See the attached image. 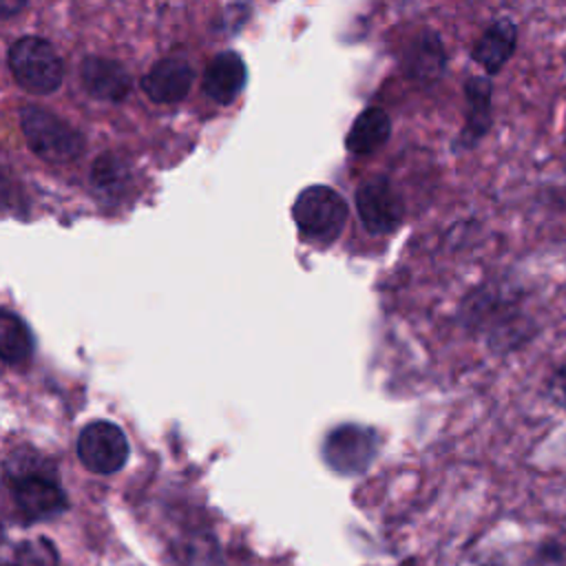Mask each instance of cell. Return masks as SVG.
<instances>
[{"label": "cell", "instance_id": "obj_1", "mask_svg": "<svg viewBox=\"0 0 566 566\" xmlns=\"http://www.w3.org/2000/svg\"><path fill=\"white\" fill-rule=\"evenodd\" d=\"M20 126L29 148L53 164H66L82 155L84 137L57 115L27 104L20 111Z\"/></svg>", "mask_w": 566, "mask_h": 566}, {"label": "cell", "instance_id": "obj_2", "mask_svg": "<svg viewBox=\"0 0 566 566\" xmlns=\"http://www.w3.org/2000/svg\"><path fill=\"white\" fill-rule=\"evenodd\" d=\"M7 62L13 80L29 93L49 95L62 84V60L44 38L24 35L15 40L9 49Z\"/></svg>", "mask_w": 566, "mask_h": 566}, {"label": "cell", "instance_id": "obj_3", "mask_svg": "<svg viewBox=\"0 0 566 566\" xmlns=\"http://www.w3.org/2000/svg\"><path fill=\"white\" fill-rule=\"evenodd\" d=\"M292 214L305 239L329 243L340 234L347 221V203L343 195L329 186H310L298 192Z\"/></svg>", "mask_w": 566, "mask_h": 566}, {"label": "cell", "instance_id": "obj_4", "mask_svg": "<svg viewBox=\"0 0 566 566\" xmlns=\"http://www.w3.org/2000/svg\"><path fill=\"white\" fill-rule=\"evenodd\" d=\"M11 495L27 522H42L66 511V495L53 480L51 469H22L11 480Z\"/></svg>", "mask_w": 566, "mask_h": 566}, {"label": "cell", "instance_id": "obj_5", "mask_svg": "<svg viewBox=\"0 0 566 566\" xmlns=\"http://www.w3.org/2000/svg\"><path fill=\"white\" fill-rule=\"evenodd\" d=\"M378 451L376 431L360 424H340L323 442V460L340 475L363 473Z\"/></svg>", "mask_w": 566, "mask_h": 566}, {"label": "cell", "instance_id": "obj_6", "mask_svg": "<svg viewBox=\"0 0 566 566\" xmlns=\"http://www.w3.org/2000/svg\"><path fill=\"white\" fill-rule=\"evenodd\" d=\"M77 458L93 473H115L128 460L126 433L108 420H95L77 438Z\"/></svg>", "mask_w": 566, "mask_h": 566}, {"label": "cell", "instance_id": "obj_7", "mask_svg": "<svg viewBox=\"0 0 566 566\" xmlns=\"http://www.w3.org/2000/svg\"><path fill=\"white\" fill-rule=\"evenodd\" d=\"M356 208L363 226L371 234H387L396 230L402 219V201L385 177H371L360 184Z\"/></svg>", "mask_w": 566, "mask_h": 566}, {"label": "cell", "instance_id": "obj_8", "mask_svg": "<svg viewBox=\"0 0 566 566\" xmlns=\"http://www.w3.org/2000/svg\"><path fill=\"white\" fill-rule=\"evenodd\" d=\"M192 77V66L186 60L166 57L155 62L142 77V88L155 104H177L188 95Z\"/></svg>", "mask_w": 566, "mask_h": 566}, {"label": "cell", "instance_id": "obj_9", "mask_svg": "<svg viewBox=\"0 0 566 566\" xmlns=\"http://www.w3.org/2000/svg\"><path fill=\"white\" fill-rule=\"evenodd\" d=\"M80 77L86 93L102 102H122L130 93L128 71L108 57H84L80 64Z\"/></svg>", "mask_w": 566, "mask_h": 566}, {"label": "cell", "instance_id": "obj_10", "mask_svg": "<svg viewBox=\"0 0 566 566\" xmlns=\"http://www.w3.org/2000/svg\"><path fill=\"white\" fill-rule=\"evenodd\" d=\"M248 80L245 62L234 51L217 53L203 73V93L217 104H230L243 91Z\"/></svg>", "mask_w": 566, "mask_h": 566}, {"label": "cell", "instance_id": "obj_11", "mask_svg": "<svg viewBox=\"0 0 566 566\" xmlns=\"http://www.w3.org/2000/svg\"><path fill=\"white\" fill-rule=\"evenodd\" d=\"M517 49V24L511 18H497L480 35L473 46V62L480 64L489 75L502 71Z\"/></svg>", "mask_w": 566, "mask_h": 566}, {"label": "cell", "instance_id": "obj_12", "mask_svg": "<svg viewBox=\"0 0 566 566\" xmlns=\"http://www.w3.org/2000/svg\"><path fill=\"white\" fill-rule=\"evenodd\" d=\"M491 95L493 86L489 77L473 75L464 82L467 97V124L458 137L460 148H473L491 128Z\"/></svg>", "mask_w": 566, "mask_h": 566}, {"label": "cell", "instance_id": "obj_13", "mask_svg": "<svg viewBox=\"0 0 566 566\" xmlns=\"http://www.w3.org/2000/svg\"><path fill=\"white\" fill-rule=\"evenodd\" d=\"M405 66L407 75L420 84H433L440 80L447 66V53L440 35L431 29L420 31L407 51Z\"/></svg>", "mask_w": 566, "mask_h": 566}, {"label": "cell", "instance_id": "obj_14", "mask_svg": "<svg viewBox=\"0 0 566 566\" xmlns=\"http://www.w3.org/2000/svg\"><path fill=\"white\" fill-rule=\"evenodd\" d=\"M389 133H391V122L387 113L378 106H369L354 119L345 137V146L354 155H369L389 139Z\"/></svg>", "mask_w": 566, "mask_h": 566}, {"label": "cell", "instance_id": "obj_15", "mask_svg": "<svg viewBox=\"0 0 566 566\" xmlns=\"http://www.w3.org/2000/svg\"><path fill=\"white\" fill-rule=\"evenodd\" d=\"M0 352L9 367L29 360L33 354V338L27 323L9 310H4L0 318Z\"/></svg>", "mask_w": 566, "mask_h": 566}, {"label": "cell", "instance_id": "obj_16", "mask_svg": "<svg viewBox=\"0 0 566 566\" xmlns=\"http://www.w3.org/2000/svg\"><path fill=\"white\" fill-rule=\"evenodd\" d=\"M128 177L126 164L115 155H99L91 168L93 188L106 199L119 197L128 184Z\"/></svg>", "mask_w": 566, "mask_h": 566}, {"label": "cell", "instance_id": "obj_17", "mask_svg": "<svg viewBox=\"0 0 566 566\" xmlns=\"http://www.w3.org/2000/svg\"><path fill=\"white\" fill-rule=\"evenodd\" d=\"M4 566H57V553L44 537L27 539L15 546Z\"/></svg>", "mask_w": 566, "mask_h": 566}, {"label": "cell", "instance_id": "obj_18", "mask_svg": "<svg viewBox=\"0 0 566 566\" xmlns=\"http://www.w3.org/2000/svg\"><path fill=\"white\" fill-rule=\"evenodd\" d=\"M524 566H566V548L555 539L542 542Z\"/></svg>", "mask_w": 566, "mask_h": 566}, {"label": "cell", "instance_id": "obj_19", "mask_svg": "<svg viewBox=\"0 0 566 566\" xmlns=\"http://www.w3.org/2000/svg\"><path fill=\"white\" fill-rule=\"evenodd\" d=\"M546 398L562 411H566V360L559 363L546 380Z\"/></svg>", "mask_w": 566, "mask_h": 566}, {"label": "cell", "instance_id": "obj_20", "mask_svg": "<svg viewBox=\"0 0 566 566\" xmlns=\"http://www.w3.org/2000/svg\"><path fill=\"white\" fill-rule=\"evenodd\" d=\"M24 4H27V0H0V13H2V18H11L18 11H22Z\"/></svg>", "mask_w": 566, "mask_h": 566}]
</instances>
